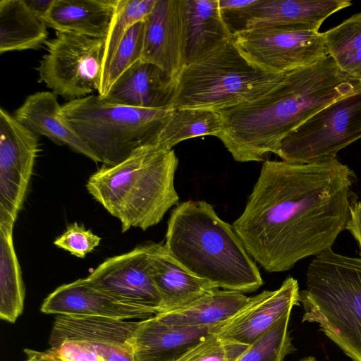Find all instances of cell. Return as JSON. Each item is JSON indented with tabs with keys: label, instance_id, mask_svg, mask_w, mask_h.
Listing matches in <instances>:
<instances>
[{
	"label": "cell",
	"instance_id": "obj_32",
	"mask_svg": "<svg viewBox=\"0 0 361 361\" xmlns=\"http://www.w3.org/2000/svg\"><path fill=\"white\" fill-rule=\"evenodd\" d=\"M248 345L226 340L213 333L177 361H236Z\"/></svg>",
	"mask_w": 361,
	"mask_h": 361
},
{
	"label": "cell",
	"instance_id": "obj_20",
	"mask_svg": "<svg viewBox=\"0 0 361 361\" xmlns=\"http://www.w3.org/2000/svg\"><path fill=\"white\" fill-rule=\"evenodd\" d=\"M176 87V80L157 66L139 61L102 97L136 107L173 110Z\"/></svg>",
	"mask_w": 361,
	"mask_h": 361
},
{
	"label": "cell",
	"instance_id": "obj_34",
	"mask_svg": "<svg viewBox=\"0 0 361 361\" xmlns=\"http://www.w3.org/2000/svg\"><path fill=\"white\" fill-rule=\"evenodd\" d=\"M350 215L345 226L348 230L357 241L361 257V200H354L350 206Z\"/></svg>",
	"mask_w": 361,
	"mask_h": 361
},
{
	"label": "cell",
	"instance_id": "obj_2",
	"mask_svg": "<svg viewBox=\"0 0 361 361\" xmlns=\"http://www.w3.org/2000/svg\"><path fill=\"white\" fill-rule=\"evenodd\" d=\"M361 90L331 56L286 73L276 86L257 99L221 111L217 137L235 161H261L281 141L331 102Z\"/></svg>",
	"mask_w": 361,
	"mask_h": 361
},
{
	"label": "cell",
	"instance_id": "obj_5",
	"mask_svg": "<svg viewBox=\"0 0 361 361\" xmlns=\"http://www.w3.org/2000/svg\"><path fill=\"white\" fill-rule=\"evenodd\" d=\"M285 75L251 61L232 37L185 64L176 78L172 109L220 112L257 99Z\"/></svg>",
	"mask_w": 361,
	"mask_h": 361
},
{
	"label": "cell",
	"instance_id": "obj_7",
	"mask_svg": "<svg viewBox=\"0 0 361 361\" xmlns=\"http://www.w3.org/2000/svg\"><path fill=\"white\" fill-rule=\"evenodd\" d=\"M61 106L78 135L108 166L121 162L139 147L159 145L161 131L173 111L126 105L99 94Z\"/></svg>",
	"mask_w": 361,
	"mask_h": 361
},
{
	"label": "cell",
	"instance_id": "obj_12",
	"mask_svg": "<svg viewBox=\"0 0 361 361\" xmlns=\"http://www.w3.org/2000/svg\"><path fill=\"white\" fill-rule=\"evenodd\" d=\"M39 135L5 109H0V211L16 220L29 187Z\"/></svg>",
	"mask_w": 361,
	"mask_h": 361
},
{
	"label": "cell",
	"instance_id": "obj_11",
	"mask_svg": "<svg viewBox=\"0 0 361 361\" xmlns=\"http://www.w3.org/2000/svg\"><path fill=\"white\" fill-rule=\"evenodd\" d=\"M98 290L125 304L162 312V299L152 278L146 244L107 258L87 277Z\"/></svg>",
	"mask_w": 361,
	"mask_h": 361
},
{
	"label": "cell",
	"instance_id": "obj_16",
	"mask_svg": "<svg viewBox=\"0 0 361 361\" xmlns=\"http://www.w3.org/2000/svg\"><path fill=\"white\" fill-rule=\"evenodd\" d=\"M300 292L297 280L289 276L277 290L250 297L247 305L216 334L226 340L250 345L299 305Z\"/></svg>",
	"mask_w": 361,
	"mask_h": 361
},
{
	"label": "cell",
	"instance_id": "obj_22",
	"mask_svg": "<svg viewBox=\"0 0 361 361\" xmlns=\"http://www.w3.org/2000/svg\"><path fill=\"white\" fill-rule=\"evenodd\" d=\"M117 0H54L44 20L56 32L106 39Z\"/></svg>",
	"mask_w": 361,
	"mask_h": 361
},
{
	"label": "cell",
	"instance_id": "obj_21",
	"mask_svg": "<svg viewBox=\"0 0 361 361\" xmlns=\"http://www.w3.org/2000/svg\"><path fill=\"white\" fill-rule=\"evenodd\" d=\"M146 247L152 278L162 299L161 312L180 309L218 288L185 269L164 244L149 243Z\"/></svg>",
	"mask_w": 361,
	"mask_h": 361
},
{
	"label": "cell",
	"instance_id": "obj_19",
	"mask_svg": "<svg viewBox=\"0 0 361 361\" xmlns=\"http://www.w3.org/2000/svg\"><path fill=\"white\" fill-rule=\"evenodd\" d=\"M13 116L37 135L66 145L94 162H102L74 130L63 113L57 95L51 91L37 92L26 97Z\"/></svg>",
	"mask_w": 361,
	"mask_h": 361
},
{
	"label": "cell",
	"instance_id": "obj_18",
	"mask_svg": "<svg viewBox=\"0 0 361 361\" xmlns=\"http://www.w3.org/2000/svg\"><path fill=\"white\" fill-rule=\"evenodd\" d=\"M216 328L168 324L155 315L139 322L132 347L135 361H177Z\"/></svg>",
	"mask_w": 361,
	"mask_h": 361
},
{
	"label": "cell",
	"instance_id": "obj_3",
	"mask_svg": "<svg viewBox=\"0 0 361 361\" xmlns=\"http://www.w3.org/2000/svg\"><path fill=\"white\" fill-rule=\"evenodd\" d=\"M164 245L185 269L218 288L245 293L263 284L233 226L205 201H186L173 209Z\"/></svg>",
	"mask_w": 361,
	"mask_h": 361
},
{
	"label": "cell",
	"instance_id": "obj_30",
	"mask_svg": "<svg viewBox=\"0 0 361 361\" xmlns=\"http://www.w3.org/2000/svg\"><path fill=\"white\" fill-rule=\"evenodd\" d=\"M290 311L248 345L236 361H283L295 350L288 330Z\"/></svg>",
	"mask_w": 361,
	"mask_h": 361
},
{
	"label": "cell",
	"instance_id": "obj_10",
	"mask_svg": "<svg viewBox=\"0 0 361 361\" xmlns=\"http://www.w3.org/2000/svg\"><path fill=\"white\" fill-rule=\"evenodd\" d=\"M233 39L248 59L278 73L306 67L329 56L324 34L319 32L262 27L235 32Z\"/></svg>",
	"mask_w": 361,
	"mask_h": 361
},
{
	"label": "cell",
	"instance_id": "obj_13",
	"mask_svg": "<svg viewBox=\"0 0 361 361\" xmlns=\"http://www.w3.org/2000/svg\"><path fill=\"white\" fill-rule=\"evenodd\" d=\"M139 322L104 317L59 315L49 338L51 347L79 341L102 361H135L133 336Z\"/></svg>",
	"mask_w": 361,
	"mask_h": 361
},
{
	"label": "cell",
	"instance_id": "obj_8",
	"mask_svg": "<svg viewBox=\"0 0 361 361\" xmlns=\"http://www.w3.org/2000/svg\"><path fill=\"white\" fill-rule=\"evenodd\" d=\"M361 138V90L318 111L284 137L274 154L282 161L307 164L336 157Z\"/></svg>",
	"mask_w": 361,
	"mask_h": 361
},
{
	"label": "cell",
	"instance_id": "obj_31",
	"mask_svg": "<svg viewBox=\"0 0 361 361\" xmlns=\"http://www.w3.org/2000/svg\"><path fill=\"white\" fill-rule=\"evenodd\" d=\"M145 32V22L133 25L126 34L115 53L109 69L102 79L98 94L104 97L114 83L128 69L140 61Z\"/></svg>",
	"mask_w": 361,
	"mask_h": 361
},
{
	"label": "cell",
	"instance_id": "obj_37",
	"mask_svg": "<svg viewBox=\"0 0 361 361\" xmlns=\"http://www.w3.org/2000/svg\"><path fill=\"white\" fill-rule=\"evenodd\" d=\"M24 351L27 357L25 361H63L51 348L45 351L30 349H25Z\"/></svg>",
	"mask_w": 361,
	"mask_h": 361
},
{
	"label": "cell",
	"instance_id": "obj_35",
	"mask_svg": "<svg viewBox=\"0 0 361 361\" xmlns=\"http://www.w3.org/2000/svg\"><path fill=\"white\" fill-rule=\"evenodd\" d=\"M256 0H219V8L224 18L233 16L255 4Z\"/></svg>",
	"mask_w": 361,
	"mask_h": 361
},
{
	"label": "cell",
	"instance_id": "obj_15",
	"mask_svg": "<svg viewBox=\"0 0 361 361\" xmlns=\"http://www.w3.org/2000/svg\"><path fill=\"white\" fill-rule=\"evenodd\" d=\"M145 22L141 61L152 63L176 80L186 64L184 0H157Z\"/></svg>",
	"mask_w": 361,
	"mask_h": 361
},
{
	"label": "cell",
	"instance_id": "obj_1",
	"mask_svg": "<svg viewBox=\"0 0 361 361\" xmlns=\"http://www.w3.org/2000/svg\"><path fill=\"white\" fill-rule=\"evenodd\" d=\"M355 178L337 157L307 164L266 161L233 227L264 270H290L331 248L345 229Z\"/></svg>",
	"mask_w": 361,
	"mask_h": 361
},
{
	"label": "cell",
	"instance_id": "obj_14",
	"mask_svg": "<svg viewBox=\"0 0 361 361\" xmlns=\"http://www.w3.org/2000/svg\"><path fill=\"white\" fill-rule=\"evenodd\" d=\"M351 5L348 0H256L225 20L233 34L271 27L319 32L328 17Z\"/></svg>",
	"mask_w": 361,
	"mask_h": 361
},
{
	"label": "cell",
	"instance_id": "obj_4",
	"mask_svg": "<svg viewBox=\"0 0 361 361\" xmlns=\"http://www.w3.org/2000/svg\"><path fill=\"white\" fill-rule=\"evenodd\" d=\"M178 165L173 149L159 145L142 146L114 166L103 165L89 177L86 188L119 220L122 233L131 228L145 231L178 204L174 186Z\"/></svg>",
	"mask_w": 361,
	"mask_h": 361
},
{
	"label": "cell",
	"instance_id": "obj_26",
	"mask_svg": "<svg viewBox=\"0 0 361 361\" xmlns=\"http://www.w3.org/2000/svg\"><path fill=\"white\" fill-rule=\"evenodd\" d=\"M16 219L0 211V317L13 323L22 313L25 288L14 249L13 228Z\"/></svg>",
	"mask_w": 361,
	"mask_h": 361
},
{
	"label": "cell",
	"instance_id": "obj_23",
	"mask_svg": "<svg viewBox=\"0 0 361 361\" xmlns=\"http://www.w3.org/2000/svg\"><path fill=\"white\" fill-rule=\"evenodd\" d=\"M250 300V297L243 293L215 288L185 307L154 315L168 324L214 327L218 331L236 316Z\"/></svg>",
	"mask_w": 361,
	"mask_h": 361
},
{
	"label": "cell",
	"instance_id": "obj_28",
	"mask_svg": "<svg viewBox=\"0 0 361 361\" xmlns=\"http://www.w3.org/2000/svg\"><path fill=\"white\" fill-rule=\"evenodd\" d=\"M323 34L329 55L343 73L361 83V13Z\"/></svg>",
	"mask_w": 361,
	"mask_h": 361
},
{
	"label": "cell",
	"instance_id": "obj_27",
	"mask_svg": "<svg viewBox=\"0 0 361 361\" xmlns=\"http://www.w3.org/2000/svg\"><path fill=\"white\" fill-rule=\"evenodd\" d=\"M223 122L219 112L204 109H175L162 128L158 144L167 149L185 140L204 135H217Z\"/></svg>",
	"mask_w": 361,
	"mask_h": 361
},
{
	"label": "cell",
	"instance_id": "obj_25",
	"mask_svg": "<svg viewBox=\"0 0 361 361\" xmlns=\"http://www.w3.org/2000/svg\"><path fill=\"white\" fill-rule=\"evenodd\" d=\"M46 23L25 0L0 1V54L37 49L48 41Z\"/></svg>",
	"mask_w": 361,
	"mask_h": 361
},
{
	"label": "cell",
	"instance_id": "obj_6",
	"mask_svg": "<svg viewBox=\"0 0 361 361\" xmlns=\"http://www.w3.org/2000/svg\"><path fill=\"white\" fill-rule=\"evenodd\" d=\"M302 322L319 329L353 361H361V257L331 248L308 266L306 288L300 292Z\"/></svg>",
	"mask_w": 361,
	"mask_h": 361
},
{
	"label": "cell",
	"instance_id": "obj_33",
	"mask_svg": "<svg viewBox=\"0 0 361 361\" xmlns=\"http://www.w3.org/2000/svg\"><path fill=\"white\" fill-rule=\"evenodd\" d=\"M100 241L99 236L75 222L67 227L54 244L77 257L85 258L99 245Z\"/></svg>",
	"mask_w": 361,
	"mask_h": 361
},
{
	"label": "cell",
	"instance_id": "obj_9",
	"mask_svg": "<svg viewBox=\"0 0 361 361\" xmlns=\"http://www.w3.org/2000/svg\"><path fill=\"white\" fill-rule=\"evenodd\" d=\"M37 68L39 82L68 102L99 91L105 39L56 32Z\"/></svg>",
	"mask_w": 361,
	"mask_h": 361
},
{
	"label": "cell",
	"instance_id": "obj_17",
	"mask_svg": "<svg viewBox=\"0 0 361 361\" xmlns=\"http://www.w3.org/2000/svg\"><path fill=\"white\" fill-rule=\"evenodd\" d=\"M41 311L58 315L97 316L119 319H145L152 312L123 304L92 286L87 278L55 289L44 300Z\"/></svg>",
	"mask_w": 361,
	"mask_h": 361
},
{
	"label": "cell",
	"instance_id": "obj_29",
	"mask_svg": "<svg viewBox=\"0 0 361 361\" xmlns=\"http://www.w3.org/2000/svg\"><path fill=\"white\" fill-rule=\"evenodd\" d=\"M157 1V0H117L114 14L105 39L102 78L107 72L126 34L133 25L145 20L152 13Z\"/></svg>",
	"mask_w": 361,
	"mask_h": 361
},
{
	"label": "cell",
	"instance_id": "obj_36",
	"mask_svg": "<svg viewBox=\"0 0 361 361\" xmlns=\"http://www.w3.org/2000/svg\"><path fill=\"white\" fill-rule=\"evenodd\" d=\"M31 11L44 22L54 0H25Z\"/></svg>",
	"mask_w": 361,
	"mask_h": 361
},
{
	"label": "cell",
	"instance_id": "obj_24",
	"mask_svg": "<svg viewBox=\"0 0 361 361\" xmlns=\"http://www.w3.org/2000/svg\"><path fill=\"white\" fill-rule=\"evenodd\" d=\"M187 25L186 63L195 60L233 32L219 0H184Z\"/></svg>",
	"mask_w": 361,
	"mask_h": 361
},
{
	"label": "cell",
	"instance_id": "obj_38",
	"mask_svg": "<svg viewBox=\"0 0 361 361\" xmlns=\"http://www.w3.org/2000/svg\"><path fill=\"white\" fill-rule=\"evenodd\" d=\"M300 361H317L316 359L314 357H305Z\"/></svg>",
	"mask_w": 361,
	"mask_h": 361
}]
</instances>
